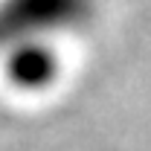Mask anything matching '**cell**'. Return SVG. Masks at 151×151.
<instances>
[{
    "label": "cell",
    "mask_w": 151,
    "mask_h": 151,
    "mask_svg": "<svg viewBox=\"0 0 151 151\" xmlns=\"http://www.w3.org/2000/svg\"><path fill=\"white\" fill-rule=\"evenodd\" d=\"M96 12L99 0H0V52L26 41L61 44L87 29Z\"/></svg>",
    "instance_id": "1"
},
{
    "label": "cell",
    "mask_w": 151,
    "mask_h": 151,
    "mask_svg": "<svg viewBox=\"0 0 151 151\" xmlns=\"http://www.w3.org/2000/svg\"><path fill=\"white\" fill-rule=\"evenodd\" d=\"M61 73V47L50 41H26L0 52V76L15 93L41 96L58 84Z\"/></svg>",
    "instance_id": "2"
}]
</instances>
